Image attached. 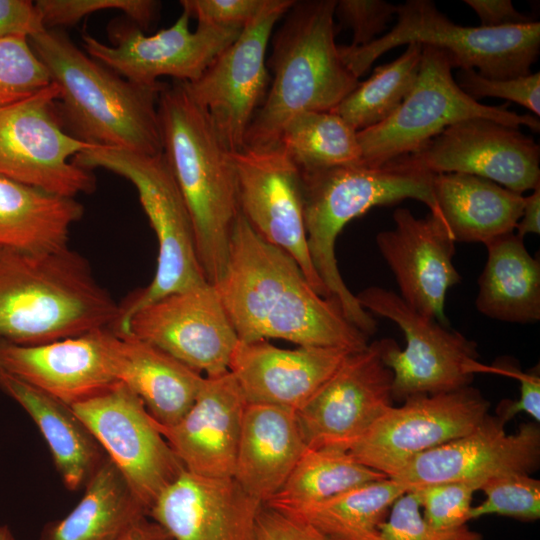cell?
Wrapping results in <instances>:
<instances>
[{
    "instance_id": "6da1fadb",
    "label": "cell",
    "mask_w": 540,
    "mask_h": 540,
    "mask_svg": "<svg viewBox=\"0 0 540 540\" xmlns=\"http://www.w3.org/2000/svg\"><path fill=\"white\" fill-rule=\"evenodd\" d=\"M213 286L239 341L277 338L349 352L369 345L340 305L319 295L296 261L262 239L241 213L232 228L225 271Z\"/></svg>"
},
{
    "instance_id": "7a4b0ae2",
    "label": "cell",
    "mask_w": 540,
    "mask_h": 540,
    "mask_svg": "<svg viewBox=\"0 0 540 540\" xmlns=\"http://www.w3.org/2000/svg\"><path fill=\"white\" fill-rule=\"evenodd\" d=\"M303 213L313 266L330 298L346 318L367 336L377 321L347 288L337 265L336 239L344 226L375 206L404 199L423 202L439 217L433 193L434 173L413 154L400 155L380 164L363 161L313 172H301Z\"/></svg>"
},
{
    "instance_id": "3957f363",
    "label": "cell",
    "mask_w": 540,
    "mask_h": 540,
    "mask_svg": "<svg viewBox=\"0 0 540 540\" xmlns=\"http://www.w3.org/2000/svg\"><path fill=\"white\" fill-rule=\"evenodd\" d=\"M29 43L58 86V112L71 135L95 146L163 153L157 105L165 83L143 86L126 80L60 29H46Z\"/></svg>"
},
{
    "instance_id": "277c9868",
    "label": "cell",
    "mask_w": 540,
    "mask_h": 540,
    "mask_svg": "<svg viewBox=\"0 0 540 540\" xmlns=\"http://www.w3.org/2000/svg\"><path fill=\"white\" fill-rule=\"evenodd\" d=\"M120 306L70 248L31 253L0 247V340L37 345L113 328Z\"/></svg>"
},
{
    "instance_id": "5b68a950",
    "label": "cell",
    "mask_w": 540,
    "mask_h": 540,
    "mask_svg": "<svg viewBox=\"0 0 540 540\" xmlns=\"http://www.w3.org/2000/svg\"><path fill=\"white\" fill-rule=\"evenodd\" d=\"M157 106L163 154L190 214L203 274L215 285L225 271L240 213L231 152L183 82L165 84Z\"/></svg>"
},
{
    "instance_id": "8992f818",
    "label": "cell",
    "mask_w": 540,
    "mask_h": 540,
    "mask_svg": "<svg viewBox=\"0 0 540 540\" xmlns=\"http://www.w3.org/2000/svg\"><path fill=\"white\" fill-rule=\"evenodd\" d=\"M336 0L295 1L274 33L267 62L273 76L244 146L278 145L286 122L301 111H332L359 84L335 42Z\"/></svg>"
},
{
    "instance_id": "52a82bcc",
    "label": "cell",
    "mask_w": 540,
    "mask_h": 540,
    "mask_svg": "<svg viewBox=\"0 0 540 540\" xmlns=\"http://www.w3.org/2000/svg\"><path fill=\"white\" fill-rule=\"evenodd\" d=\"M72 162L92 171L102 168L127 179L158 242L157 266L149 285L120 306L113 326L122 334L133 314L174 292L206 283L200 266L192 220L165 155L148 156L104 146H91Z\"/></svg>"
},
{
    "instance_id": "ba28073f",
    "label": "cell",
    "mask_w": 540,
    "mask_h": 540,
    "mask_svg": "<svg viewBox=\"0 0 540 540\" xmlns=\"http://www.w3.org/2000/svg\"><path fill=\"white\" fill-rule=\"evenodd\" d=\"M396 16V25L367 45H338L343 62L358 79L381 55L411 42L436 46L449 55L452 68H477L491 79L530 74L539 54L540 23L536 21L497 28L461 26L430 0L399 4Z\"/></svg>"
},
{
    "instance_id": "9c48e42d",
    "label": "cell",
    "mask_w": 540,
    "mask_h": 540,
    "mask_svg": "<svg viewBox=\"0 0 540 540\" xmlns=\"http://www.w3.org/2000/svg\"><path fill=\"white\" fill-rule=\"evenodd\" d=\"M369 313L392 320L403 331L406 347L379 340L383 363L392 372V399L435 395L469 386L476 373H495L478 361L477 345L406 304L390 290L370 286L355 295Z\"/></svg>"
},
{
    "instance_id": "30bf717a",
    "label": "cell",
    "mask_w": 540,
    "mask_h": 540,
    "mask_svg": "<svg viewBox=\"0 0 540 540\" xmlns=\"http://www.w3.org/2000/svg\"><path fill=\"white\" fill-rule=\"evenodd\" d=\"M449 55L433 45H422L421 62L413 88L385 121L358 131L362 161L380 164L421 149L445 128L470 118L490 119L508 126L540 130L537 117L519 115L505 106H488L465 94L452 75Z\"/></svg>"
},
{
    "instance_id": "8fae6325",
    "label": "cell",
    "mask_w": 540,
    "mask_h": 540,
    "mask_svg": "<svg viewBox=\"0 0 540 540\" xmlns=\"http://www.w3.org/2000/svg\"><path fill=\"white\" fill-rule=\"evenodd\" d=\"M58 86L0 106V174L18 182L76 198L92 193L96 178L72 159L93 146L71 135L60 118Z\"/></svg>"
},
{
    "instance_id": "7c38bea8",
    "label": "cell",
    "mask_w": 540,
    "mask_h": 540,
    "mask_svg": "<svg viewBox=\"0 0 540 540\" xmlns=\"http://www.w3.org/2000/svg\"><path fill=\"white\" fill-rule=\"evenodd\" d=\"M293 0H267L262 10L193 82H183L208 113L217 135L230 152L244 147L250 123L263 104L271 77L266 52L273 29Z\"/></svg>"
},
{
    "instance_id": "4fadbf2b",
    "label": "cell",
    "mask_w": 540,
    "mask_h": 540,
    "mask_svg": "<svg viewBox=\"0 0 540 540\" xmlns=\"http://www.w3.org/2000/svg\"><path fill=\"white\" fill-rule=\"evenodd\" d=\"M488 410L489 402L470 386L412 396L400 407L389 406L348 451L392 478L416 456L473 431Z\"/></svg>"
},
{
    "instance_id": "5bb4252c",
    "label": "cell",
    "mask_w": 540,
    "mask_h": 540,
    "mask_svg": "<svg viewBox=\"0 0 540 540\" xmlns=\"http://www.w3.org/2000/svg\"><path fill=\"white\" fill-rule=\"evenodd\" d=\"M186 11L168 28L145 35L132 21L110 26L112 45L83 33L86 53L126 80L143 86H155L159 77L175 81L197 80L212 62L240 35L243 28L198 24L189 29Z\"/></svg>"
},
{
    "instance_id": "9a60e30c",
    "label": "cell",
    "mask_w": 540,
    "mask_h": 540,
    "mask_svg": "<svg viewBox=\"0 0 540 540\" xmlns=\"http://www.w3.org/2000/svg\"><path fill=\"white\" fill-rule=\"evenodd\" d=\"M148 509L184 470L142 400L118 382L71 406Z\"/></svg>"
},
{
    "instance_id": "2e32d148",
    "label": "cell",
    "mask_w": 540,
    "mask_h": 540,
    "mask_svg": "<svg viewBox=\"0 0 540 540\" xmlns=\"http://www.w3.org/2000/svg\"><path fill=\"white\" fill-rule=\"evenodd\" d=\"M231 159L240 213L262 239L296 261L319 295L330 298L308 250L299 168L279 145L244 146Z\"/></svg>"
},
{
    "instance_id": "e0dca14e",
    "label": "cell",
    "mask_w": 540,
    "mask_h": 540,
    "mask_svg": "<svg viewBox=\"0 0 540 540\" xmlns=\"http://www.w3.org/2000/svg\"><path fill=\"white\" fill-rule=\"evenodd\" d=\"M123 335L148 342L206 376L229 370L239 341L216 288L208 282L143 307L131 316Z\"/></svg>"
},
{
    "instance_id": "ac0fdd59",
    "label": "cell",
    "mask_w": 540,
    "mask_h": 540,
    "mask_svg": "<svg viewBox=\"0 0 540 540\" xmlns=\"http://www.w3.org/2000/svg\"><path fill=\"white\" fill-rule=\"evenodd\" d=\"M392 379L378 341L349 353L296 411L308 447L348 450L391 406Z\"/></svg>"
},
{
    "instance_id": "d6986e66",
    "label": "cell",
    "mask_w": 540,
    "mask_h": 540,
    "mask_svg": "<svg viewBox=\"0 0 540 540\" xmlns=\"http://www.w3.org/2000/svg\"><path fill=\"white\" fill-rule=\"evenodd\" d=\"M118 340L112 328L37 345L0 340V371L73 406L119 382Z\"/></svg>"
},
{
    "instance_id": "ffe728a7",
    "label": "cell",
    "mask_w": 540,
    "mask_h": 540,
    "mask_svg": "<svg viewBox=\"0 0 540 540\" xmlns=\"http://www.w3.org/2000/svg\"><path fill=\"white\" fill-rule=\"evenodd\" d=\"M432 173H465L522 194L540 185V149L519 128L470 118L445 128L413 153Z\"/></svg>"
},
{
    "instance_id": "44dd1931",
    "label": "cell",
    "mask_w": 540,
    "mask_h": 540,
    "mask_svg": "<svg viewBox=\"0 0 540 540\" xmlns=\"http://www.w3.org/2000/svg\"><path fill=\"white\" fill-rule=\"evenodd\" d=\"M505 424L488 415L470 433L416 456L391 479L408 491L433 483L483 485L502 475L530 474L540 462L538 423H524L514 434L506 433Z\"/></svg>"
},
{
    "instance_id": "7402d4cb",
    "label": "cell",
    "mask_w": 540,
    "mask_h": 540,
    "mask_svg": "<svg viewBox=\"0 0 540 540\" xmlns=\"http://www.w3.org/2000/svg\"><path fill=\"white\" fill-rule=\"evenodd\" d=\"M395 228L378 233L376 243L393 272L403 301L444 326L448 290L461 277L453 264L455 242L443 222L429 214L416 218L409 209L394 211Z\"/></svg>"
},
{
    "instance_id": "603a6c76",
    "label": "cell",
    "mask_w": 540,
    "mask_h": 540,
    "mask_svg": "<svg viewBox=\"0 0 540 540\" xmlns=\"http://www.w3.org/2000/svg\"><path fill=\"white\" fill-rule=\"evenodd\" d=\"M262 506L233 477L184 470L157 497L148 516L172 540H257Z\"/></svg>"
},
{
    "instance_id": "cb8c5ba5",
    "label": "cell",
    "mask_w": 540,
    "mask_h": 540,
    "mask_svg": "<svg viewBox=\"0 0 540 540\" xmlns=\"http://www.w3.org/2000/svg\"><path fill=\"white\" fill-rule=\"evenodd\" d=\"M246 400L232 373L205 376L188 412L157 430L185 470L205 477H233Z\"/></svg>"
},
{
    "instance_id": "d4e9b609",
    "label": "cell",
    "mask_w": 540,
    "mask_h": 540,
    "mask_svg": "<svg viewBox=\"0 0 540 540\" xmlns=\"http://www.w3.org/2000/svg\"><path fill=\"white\" fill-rule=\"evenodd\" d=\"M351 352L335 347H276L267 340L238 341L229 371L247 403L298 411Z\"/></svg>"
},
{
    "instance_id": "484cf974",
    "label": "cell",
    "mask_w": 540,
    "mask_h": 540,
    "mask_svg": "<svg viewBox=\"0 0 540 540\" xmlns=\"http://www.w3.org/2000/svg\"><path fill=\"white\" fill-rule=\"evenodd\" d=\"M307 449L295 410L247 403L233 478L264 504L279 491Z\"/></svg>"
},
{
    "instance_id": "4316f807",
    "label": "cell",
    "mask_w": 540,
    "mask_h": 540,
    "mask_svg": "<svg viewBox=\"0 0 540 540\" xmlns=\"http://www.w3.org/2000/svg\"><path fill=\"white\" fill-rule=\"evenodd\" d=\"M0 389L33 420L47 443L64 486H85L107 454L73 408L59 399L0 371Z\"/></svg>"
},
{
    "instance_id": "83f0119b",
    "label": "cell",
    "mask_w": 540,
    "mask_h": 540,
    "mask_svg": "<svg viewBox=\"0 0 540 540\" xmlns=\"http://www.w3.org/2000/svg\"><path fill=\"white\" fill-rule=\"evenodd\" d=\"M439 219L454 242L483 244L514 232L525 196L488 179L465 173H439L433 178Z\"/></svg>"
},
{
    "instance_id": "f1b7e54d",
    "label": "cell",
    "mask_w": 540,
    "mask_h": 540,
    "mask_svg": "<svg viewBox=\"0 0 540 540\" xmlns=\"http://www.w3.org/2000/svg\"><path fill=\"white\" fill-rule=\"evenodd\" d=\"M118 336V381L142 400L157 423L176 424L193 405L205 376L148 342Z\"/></svg>"
},
{
    "instance_id": "f546056e",
    "label": "cell",
    "mask_w": 540,
    "mask_h": 540,
    "mask_svg": "<svg viewBox=\"0 0 540 540\" xmlns=\"http://www.w3.org/2000/svg\"><path fill=\"white\" fill-rule=\"evenodd\" d=\"M84 215L65 197L0 174V247L31 253L69 248L70 231Z\"/></svg>"
},
{
    "instance_id": "4dcf8cb0",
    "label": "cell",
    "mask_w": 540,
    "mask_h": 540,
    "mask_svg": "<svg viewBox=\"0 0 540 540\" xmlns=\"http://www.w3.org/2000/svg\"><path fill=\"white\" fill-rule=\"evenodd\" d=\"M487 261L478 279L477 310L510 323L540 319V262L511 232L484 244Z\"/></svg>"
},
{
    "instance_id": "1f68e13d",
    "label": "cell",
    "mask_w": 540,
    "mask_h": 540,
    "mask_svg": "<svg viewBox=\"0 0 540 540\" xmlns=\"http://www.w3.org/2000/svg\"><path fill=\"white\" fill-rule=\"evenodd\" d=\"M148 509L107 456L63 518L45 524L39 540H122Z\"/></svg>"
},
{
    "instance_id": "d6a6232c",
    "label": "cell",
    "mask_w": 540,
    "mask_h": 540,
    "mask_svg": "<svg viewBox=\"0 0 540 540\" xmlns=\"http://www.w3.org/2000/svg\"><path fill=\"white\" fill-rule=\"evenodd\" d=\"M405 492L403 485L385 478L315 505L280 512L309 523L328 540H379L381 524Z\"/></svg>"
},
{
    "instance_id": "836d02e7",
    "label": "cell",
    "mask_w": 540,
    "mask_h": 540,
    "mask_svg": "<svg viewBox=\"0 0 540 540\" xmlns=\"http://www.w3.org/2000/svg\"><path fill=\"white\" fill-rule=\"evenodd\" d=\"M388 478L340 448H309L265 506L294 510L329 500L361 485Z\"/></svg>"
},
{
    "instance_id": "e575fe53",
    "label": "cell",
    "mask_w": 540,
    "mask_h": 540,
    "mask_svg": "<svg viewBox=\"0 0 540 540\" xmlns=\"http://www.w3.org/2000/svg\"><path fill=\"white\" fill-rule=\"evenodd\" d=\"M278 145L301 172L362 161L357 131L332 111H301L284 125Z\"/></svg>"
},
{
    "instance_id": "d590c367",
    "label": "cell",
    "mask_w": 540,
    "mask_h": 540,
    "mask_svg": "<svg viewBox=\"0 0 540 540\" xmlns=\"http://www.w3.org/2000/svg\"><path fill=\"white\" fill-rule=\"evenodd\" d=\"M394 61L378 66L332 112L357 132L388 119L402 104L417 79L422 44L411 42Z\"/></svg>"
},
{
    "instance_id": "8d00e7d4",
    "label": "cell",
    "mask_w": 540,
    "mask_h": 540,
    "mask_svg": "<svg viewBox=\"0 0 540 540\" xmlns=\"http://www.w3.org/2000/svg\"><path fill=\"white\" fill-rule=\"evenodd\" d=\"M485 500L472 506L470 520L486 515H502L518 520L540 518V481L529 474H508L486 481L480 488Z\"/></svg>"
},
{
    "instance_id": "74e56055",
    "label": "cell",
    "mask_w": 540,
    "mask_h": 540,
    "mask_svg": "<svg viewBox=\"0 0 540 540\" xmlns=\"http://www.w3.org/2000/svg\"><path fill=\"white\" fill-rule=\"evenodd\" d=\"M51 83L26 38L0 39V106L31 96Z\"/></svg>"
},
{
    "instance_id": "f35d334b",
    "label": "cell",
    "mask_w": 540,
    "mask_h": 540,
    "mask_svg": "<svg viewBox=\"0 0 540 540\" xmlns=\"http://www.w3.org/2000/svg\"><path fill=\"white\" fill-rule=\"evenodd\" d=\"M35 4L46 29L74 25L92 13L114 9L143 30L156 20L160 8V2L153 0H38Z\"/></svg>"
},
{
    "instance_id": "ab89813d",
    "label": "cell",
    "mask_w": 540,
    "mask_h": 540,
    "mask_svg": "<svg viewBox=\"0 0 540 540\" xmlns=\"http://www.w3.org/2000/svg\"><path fill=\"white\" fill-rule=\"evenodd\" d=\"M478 482L454 481L417 486L415 494L423 518L439 529H454L470 521L474 492L480 490Z\"/></svg>"
},
{
    "instance_id": "60d3db41",
    "label": "cell",
    "mask_w": 540,
    "mask_h": 540,
    "mask_svg": "<svg viewBox=\"0 0 540 540\" xmlns=\"http://www.w3.org/2000/svg\"><path fill=\"white\" fill-rule=\"evenodd\" d=\"M379 540H484L483 536L467 527L439 529L422 516L415 494L411 491L400 496L390 508L380 526Z\"/></svg>"
},
{
    "instance_id": "b9f144b4",
    "label": "cell",
    "mask_w": 540,
    "mask_h": 540,
    "mask_svg": "<svg viewBox=\"0 0 540 540\" xmlns=\"http://www.w3.org/2000/svg\"><path fill=\"white\" fill-rule=\"evenodd\" d=\"M456 83L470 98L499 97L516 102L540 115V73L509 79H491L474 69H459Z\"/></svg>"
},
{
    "instance_id": "7bdbcfd3",
    "label": "cell",
    "mask_w": 540,
    "mask_h": 540,
    "mask_svg": "<svg viewBox=\"0 0 540 540\" xmlns=\"http://www.w3.org/2000/svg\"><path fill=\"white\" fill-rule=\"evenodd\" d=\"M397 5L382 0L336 1L335 16L353 31L351 47H362L377 39L393 15Z\"/></svg>"
},
{
    "instance_id": "ee69618b",
    "label": "cell",
    "mask_w": 540,
    "mask_h": 540,
    "mask_svg": "<svg viewBox=\"0 0 540 540\" xmlns=\"http://www.w3.org/2000/svg\"><path fill=\"white\" fill-rule=\"evenodd\" d=\"M267 0H182L180 4L198 24L243 28Z\"/></svg>"
},
{
    "instance_id": "f6af8a7d",
    "label": "cell",
    "mask_w": 540,
    "mask_h": 540,
    "mask_svg": "<svg viewBox=\"0 0 540 540\" xmlns=\"http://www.w3.org/2000/svg\"><path fill=\"white\" fill-rule=\"evenodd\" d=\"M257 540H328L309 523L263 504L256 521Z\"/></svg>"
},
{
    "instance_id": "bcb514c9",
    "label": "cell",
    "mask_w": 540,
    "mask_h": 540,
    "mask_svg": "<svg viewBox=\"0 0 540 540\" xmlns=\"http://www.w3.org/2000/svg\"><path fill=\"white\" fill-rule=\"evenodd\" d=\"M46 30L35 2L0 0V39L29 38Z\"/></svg>"
},
{
    "instance_id": "7dc6e473",
    "label": "cell",
    "mask_w": 540,
    "mask_h": 540,
    "mask_svg": "<svg viewBox=\"0 0 540 540\" xmlns=\"http://www.w3.org/2000/svg\"><path fill=\"white\" fill-rule=\"evenodd\" d=\"M497 374L513 377L520 382V397L517 401H505L498 417L506 423L516 414L525 412L536 423L540 421V376L539 372H522L512 366L494 365Z\"/></svg>"
},
{
    "instance_id": "c3c4849f",
    "label": "cell",
    "mask_w": 540,
    "mask_h": 540,
    "mask_svg": "<svg viewBox=\"0 0 540 540\" xmlns=\"http://www.w3.org/2000/svg\"><path fill=\"white\" fill-rule=\"evenodd\" d=\"M480 19L482 27L497 28L531 22L510 0H464Z\"/></svg>"
},
{
    "instance_id": "681fc988",
    "label": "cell",
    "mask_w": 540,
    "mask_h": 540,
    "mask_svg": "<svg viewBox=\"0 0 540 540\" xmlns=\"http://www.w3.org/2000/svg\"><path fill=\"white\" fill-rule=\"evenodd\" d=\"M516 229V234L521 238L529 233H540V185L533 189L531 195L525 197L523 213Z\"/></svg>"
},
{
    "instance_id": "f907efd6",
    "label": "cell",
    "mask_w": 540,
    "mask_h": 540,
    "mask_svg": "<svg viewBox=\"0 0 540 540\" xmlns=\"http://www.w3.org/2000/svg\"><path fill=\"white\" fill-rule=\"evenodd\" d=\"M122 540H172L169 534L149 516L138 520Z\"/></svg>"
},
{
    "instance_id": "816d5d0a",
    "label": "cell",
    "mask_w": 540,
    "mask_h": 540,
    "mask_svg": "<svg viewBox=\"0 0 540 540\" xmlns=\"http://www.w3.org/2000/svg\"><path fill=\"white\" fill-rule=\"evenodd\" d=\"M0 540H15L12 530L7 525H0Z\"/></svg>"
}]
</instances>
